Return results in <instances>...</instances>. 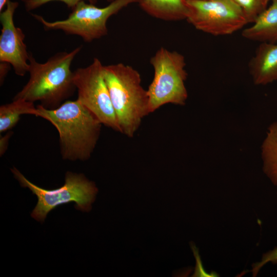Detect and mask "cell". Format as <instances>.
Here are the masks:
<instances>
[{
    "label": "cell",
    "instance_id": "6da1fadb",
    "mask_svg": "<svg viewBox=\"0 0 277 277\" xmlns=\"http://www.w3.org/2000/svg\"><path fill=\"white\" fill-rule=\"evenodd\" d=\"M36 116L49 122L56 129L63 159L88 160L99 139L102 123L78 100L66 101L54 109L36 106Z\"/></svg>",
    "mask_w": 277,
    "mask_h": 277
},
{
    "label": "cell",
    "instance_id": "5b68a950",
    "mask_svg": "<svg viewBox=\"0 0 277 277\" xmlns=\"http://www.w3.org/2000/svg\"><path fill=\"white\" fill-rule=\"evenodd\" d=\"M150 63L154 70L147 89L150 113L168 104L184 105L188 98L185 86L188 74L184 55L161 47L151 57Z\"/></svg>",
    "mask_w": 277,
    "mask_h": 277
},
{
    "label": "cell",
    "instance_id": "d6986e66",
    "mask_svg": "<svg viewBox=\"0 0 277 277\" xmlns=\"http://www.w3.org/2000/svg\"><path fill=\"white\" fill-rule=\"evenodd\" d=\"M10 65L8 63H5V62H1L0 65V81H1V85L3 84V82L4 81V78L6 77L9 69V66Z\"/></svg>",
    "mask_w": 277,
    "mask_h": 277
},
{
    "label": "cell",
    "instance_id": "4fadbf2b",
    "mask_svg": "<svg viewBox=\"0 0 277 277\" xmlns=\"http://www.w3.org/2000/svg\"><path fill=\"white\" fill-rule=\"evenodd\" d=\"M261 148L263 171L277 190V120L269 126Z\"/></svg>",
    "mask_w": 277,
    "mask_h": 277
},
{
    "label": "cell",
    "instance_id": "ba28073f",
    "mask_svg": "<svg viewBox=\"0 0 277 277\" xmlns=\"http://www.w3.org/2000/svg\"><path fill=\"white\" fill-rule=\"evenodd\" d=\"M187 21L213 35L231 34L248 24L242 9L232 0H187Z\"/></svg>",
    "mask_w": 277,
    "mask_h": 277
},
{
    "label": "cell",
    "instance_id": "7c38bea8",
    "mask_svg": "<svg viewBox=\"0 0 277 277\" xmlns=\"http://www.w3.org/2000/svg\"><path fill=\"white\" fill-rule=\"evenodd\" d=\"M149 15L166 21L186 19L189 13L187 0H136Z\"/></svg>",
    "mask_w": 277,
    "mask_h": 277
},
{
    "label": "cell",
    "instance_id": "44dd1931",
    "mask_svg": "<svg viewBox=\"0 0 277 277\" xmlns=\"http://www.w3.org/2000/svg\"><path fill=\"white\" fill-rule=\"evenodd\" d=\"M114 1H115V0H108V1L110 3H111V2H112Z\"/></svg>",
    "mask_w": 277,
    "mask_h": 277
},
{
    "label": "cell",
    "instance_id": "ac0fdd59",
    "mask_svg": "<svg viewBox=\"0 0 277 277\" xmlns=\"http://www.w3.org/2000/svg\"><path fill=\"white\" fill-rule=\"evenodd\" d=\"M12 134V131H8L7 133L2 136H1L0 139V154L2 156L6 151L9 138Z\"/></svg>",
    "mask_w": 277,
    "mask_h": 277
},
{
    "label": "cell",
    "instance_id": "30bf717a",
    "mask_svg": "<svg viewBox=\"0 0 277 277\" xmlns=\"http://www.w3.org/2000/svg\"><path fill=\"white\" fill-rule=\"evenodd\" d=\"M250 72L255 84L264 85L277 80V44L263 42L249 63Z\"/></svg>",
    "mask_w": 277,
    "mask_h": 277
},
{
    "label": "cell",
    "instance_id": "5bb4252c",
    "mask_svg": "<svg viewBox=\"0 0 277 277\" xmlns=\"http://www.w3.org/2000/svg\"><path fill=\"white\" fill-rule=\"evenodd\" d=\"M37 110L34 103L22 99L13 100L0 107V132L8 131L18 122L21 116L30 114L36 116Z\"/></svg>",
    "mask_w": 277,
    "mask_h": 277
},
{
    "label": "cell",
    "instance_id": "2e32d148",
    "mask_svg": "<svg viewBox=\"0 0 277 277\" xmlns=\"http://www.w3.org/2000/svg\"><path fill=\"white\" fill-rule=\"evenodd\" d=\"M27 11L36 9L41 6L53 1H60L65 3L68 8L72 9L82 1H88L89 3L95 5L97 0H22Z\"/></svg>",
    "mask_w": 277,
    "mask_h": 277
},
{
    "label": "cell",
    "instance_id": "e0dca14e",
    "mask_svg": "<svg viewBox=\"0 0 277 277\" xmlns=\"http://www.w3.org/2000/svg\"><path fill=\"white\" fill-rule=\"evenodd\" d=\"M271 263L273 264H277V247L263 254L261 260L258 262L253 263L252 265L251 272L253 276H256L260 270L266 264Z\"/></svg>",
    "mask_w": 277,
    "mask_h": 277
},
{
    "label": "cell",
    "instance_id": "ffe728a7",
    "mask_svg": "<svg viewBox=\"0 0 277 277\" xmlns=\"http://www.w3.org/2000/svg\"><path fill=\"white\" fill-rule=\"evenodd\" d=\"M8 0H0V11L3 10L4 7L6 6Z\"/></svg>",
    "mask_w": 277,
    "mask_h": 277
},
{
    "label": "cell",
    "instance_id": "8fae6325",
    "mask_svg": "<svg viewBox=\"0 0 277 277\" xmlns=\"http://www.w3.org/2000/svg\"><path fill=\"white\" fill-rule=\"evenodd\" d=\"M253 24L243 30L242 36L249 40L274 43L277 41V0L255 19Z\"/></svg>",
    "mask_w": 277,
    "mask_h": 277
},
{
    "label": "cell",
    "instance_id": "9a60e30c",
    "mask_svg": "<svg viewBox=\"0 0 277 277\" xmlns=\"http://www.w3.org/2000/svg\"><path fill=\"white\" fill-rule=\"evenodd\" d=\"M242 9L248 23H253L267 7L269 0H232Z\"/></svg>",
    "mask_w": 277,
    "mask_h": 277
},
{
    "label": "cell",
    "instance_id": "52a82bcc",
    "mask_svg": "<svg viewBox=\"0 0 277 277\" xmlns=\"http://www.w3.org/2000/svg\"><path fill=\"white\" fill-rule=\"evenodd\" d=\"M104 65L94 58L88 66L75 70L73 81L77 98L102 125L121 133L103 73Z\"/></svg>",
    "mask_w": 277,
    "mask_h": 277
},
{
    "label": "cell",
    "instance_id": "9c48e42d",
    "mask_svg": "<svg viewBox=\"0 0 277 277\" xmlns=\"http://www.w3.org/2000/svg\"><path fill=\"white\" fill-rule=\"evenodd\" d=\"M18 3L8 0L1 12L0 61L11 65L16 74L23 76L28 72L29 54L24 42L25 34L14 23L13 16Z\"/></svg>",
    "mask_w": 277,
    "mask_h": 277
},
{
    "label": "cell",
    "instance_id": "7a4b0ae2",
    "mask_svg": "<svg viewBox=\"0 0 277 277\" xmlns=\"http://www.w3.org/2000/svg\"><path fill=\"white\" fill-rule=\"evenodd\" d=\"M81 49L78 46L70 52H58L44 63L37 62L30 53L29 78L13 100L38 101L48 109L59 107L76 89L70 67Z\"/></svg>",
    "mask_w": 277,
    "mask_h": 277
},
{
    "label": "cell",
    "instance_id": "277c9868",
    "mask_svg": "<svg viewBox=\"0 0 277 277\" xmlns=\"http://www.w3.org/2000/svg\"><path fill=\"white\" fill-rule=\"evenodd\" d=\"M11 171L22 187L29 188L37 196V203L31 216L41 223L44 222L50 211L72 202L75 203L76 209L90 211L98 192L94 182L89 181L83 173L67 171L62 187L47 190L30 182L15 167L11 168Z\"/></svg>",
    "mask_w": 277,
    "mask_h": 277
},
{
    "label": "cell",
    "instance_id": "3957f363",
    "mask_svg": "<svg viewBox=\"0 0 277 277\" xmlns=\"http://www.w3.org/2000/svg\"><path fill=\"white\" fill-rule=\"evenodd\" d=\"M103 73L121 133L132 137L150 114L147 90L137 70L123 63L104 66Z\"/></svg>",
    "mask_w": 277,
    "mask_h": 277
},
{
    "label": "cell",
    "instance_id": "8992f818",
    "mask_svg": "<svg viewBox=\"0 0 277 277\" xmlns=\"http://www.w3.org/2000/svg\"><path fill=\"white\" fill-rule=\"evenodd\" d=\"M136 0H115L105 7H98L85 1L78 3L68 17L63 20L48 22L42 16L32 14L46 30H61L68 34L81 37L86 42L99 39L108 33L107 22L112 15Z\"/></svg>",
    "mask_w": 277,
    "mask_h": 277
}]
</instances>
